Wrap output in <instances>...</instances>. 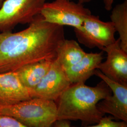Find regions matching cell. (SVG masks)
I'll return each instance as SVG.
<instances>
[{"label":"cell","instance_id":"2","mask_svg":"<svg viewBox=\"0 0 127 127\" xmlns=\"http://www.w3.org/2000/svg\"><path fill=\"white\" fill-rule=\"evenodd\" d=\"M111 94L110 89L103 81L95 87L84 83L72 84L55 101L57 120L81 121L85 126L96 124L105 115L96 104Z\"/></svg>","mask_w":127,"mask_h":127},{"label":"cell","instance_id":"11","mask_svg":"<svg viewBox=\"0 0 127 127\" xmlns=\"http://www.w3.org/2000/svg\"><path fill=\"white\" fill-rule=\"evenodd\" d=\"M104 51L98 53H86L77 63L65 69L72 84L85 83L87 80L94 75V72L102 62Z\"/></svg>","mask_w":127,"mask_h":127},{"label":"cell","instance_id":"17","mask_svg":"<svg viewBox=\"0 0 127 127\" xmlns=\"http://www.w3.org/2000/svg\"><path fill=\"white\" fill-rule=\"evenodd\" d=\"M52 127H72L71 126V123L68 120H57L53 124Z\"/></svg>","mask_w":127,"mask_h":127},{"label":"cell","instance_id":"8","mask_svg":"<svg viewBox=\"0 0 127 127\" xmlns=\"http://www.w3.org/2000/svg\"><path fill=\"white\" fill-rule=\"evenodd\" d=\"M94 74L104 81L112 91L111 95L97 104L98 110L104 115L109 114L114 119L127 123V86L110 79L98 69Z\"/></svg>","mask_w":127,"mask_h":127},{"label":"cell","instance_id":"9","mask_svg":"<svg viewBox=\"0 0 127 127\" xmlns=\"http://www.w3.org/2000/svg\"><path fill=\"white\" fill-rule=\"evenodd\" d=\"M102 51L107 56L97 69L110 79L127 86V52L121 48L119 38Z\"/></svg>","mask_w":127,"mask_h":127},{"label":"cell","instance_id":"5","mask_svg":"<svg viewBox=\"0 0 127 127\" xmlns=\"http://www.w3.org/2000/svg\"><path fill=\"white\" fill-rule=\"evenodd\" d=\"M91 14L90 9L79 2L70 0H54L46 2L40 14L48 23L77 28Z\"/></svg>","mask_w":127,"mask_h":127},{"label":"cell","instance_id":"10","mask_svg":"<svg viewBox=\"0 0 127 127\" xmlns=\"http://www.w3.org/2000/svg\"><path fill=\"white\" fill-rule=\"evenodd\" d=\"M16 72L0 73V104L10 105L32 98Z\"/></svg>","mask_w":127,"mask_h":127},{"label":"cell","instance_id":"14","mask_svg":"<svg viewBox=\"0 0 127 127\" xmlns=\"http://www.w3.org/2000/svg\"><path fill=\"white\" fill-rule=\"evenodd\" d=\"M110 18L116 32L119 33L121 48L127 52V0L112 9Z\"/></svg>","mask_w":127,"mask_h":127},{"label":"cell","instance_id":"15","mask_svg":"<svg viewBox=\"0 0 127 127\" xmlns=\"http://www.w3.org/2000/svg\"><path fill=\"white\" fill-rule=\"evenodd\" d=\"M114 119V117L111 115L109 116L104 115L95 125L72 127H127V122L124 121L115 122L113 121Z\"/></svg>","mask_w":127,"mask_h":127},{"label":"cell","instance_id":"3","mask_svg":"<svg viewBox=\"0 0 127 127\" xmlns=\"http://www.w3.org/2000/svg\"><path fill=\"white\" fill-rule=\"evenodd\" d=\"M0 115L15 118L29 127H52L57 120L55 102L33 97L10 105L0 104Z\"/></svg>","mask_w":127,"mask_h":127},{"label":"cell","instance_id":"6","mask_svg":"<svg viewBox=\"0 0 127 127\" xmlns=\"http://www.w3.org/2000/svg\"><path fill=\"white\" fill-rule=\"evenodd\" d=\"M78 41L89 49L103 50L116 41L115 29L111 21L104 22L92 14L80 27L74 28Z\"/></svg>","mask_w":127,"mask_h":127},{"label":"cell","instance_id":"12","mask_svg":"<svg viewBox=\"0 0 127 127\" xmlns=\"http://www.w3.org/2000/svg\"><path fill=\"white\" fill-rule=\"evenodd\" d=\"M53 60H44L29 64L16 72L23 85L32 91L39 84L48 72Z\"/></svg>","mask_w":127,"mask_h":127},{"label":"cell","instance_id":"21","mask_svg":"<svg viewBox=\"0 0 127 127\" xmlns=\"http://www.w3.org/2000/svg\"></svg>","mask_w":127,"mask_h":127},{"label":"cell","instance_id":"13","mask_svg":"<svg viewBox=\"0 0 127 127\" xmlns=\"http://www.w3.org/2000/svg\"><path fill=\"white\" fill-rule=\"evenodd\" d=\"M86 54L76 41L65 39L59 46L56 59L65 69L77 63Z\"/></svg>","mask_w":127,"mask_h":127},{"label":"cell","instance_id":"20","mask_svg":"<svg viewBox=\"0 0 127 127\" xmlns=\"http://www.w3.org/2000/svg\"><path fill=\"white\" fill-rule=\"evenodd\" d=\"M5 0H0V7L1 6V5L2 4V2L4 1Z\"/></svg>","mask_w":127,"mask_h":127},{"label":"cell","instance_id":"1","mask_svg":"<svg viewBox=\"0 0 127 127\" xmlns=\"http://www.w3.org/2000/svg\"><path fill=\"white\" fill-rule=\"evenodd\" d=\"M64 39L63 26L45 22L41 14L23 30L0 32V73L16 72L42 60H54Z\"/></svg>","mask_w":127,"mask_h":127},{"label":"cell","instance_id":"16","mask_svg":"<svg viewBox=\"0 0 127 127\" xmlns=\"http://www.w3.org/2000/svg\"><path fill=\"white\" fill-rule=\"evenodd\" d=\"M0 127H29L15 118L8 115H0Z\"/></svg>","mask_w":127,"mask_h":127},{"label":"cell","instance_id":"7","mask_svg":"<svg viewBox=\"0 0 127 127\" xmlns=\"http://www.w3.org/2000/svg\"><path fill=\"white\" fill-rule=\"evenodd\" d=\"M72 84L65 69L57 59L41 82L30 91L32 98H41L55 101Z\"/></svg>","mask_w":127,"mask_h":127},{"label":"cell","instance_id":"18","mask_svg":"<svg viewBox=\"0 0 127 127\" xmlns=\"http://www.w3.org/2000/svg\"><path fill=\"white\" fill-rule=\"evenodd\" d=\"M114 0H102L104 4V8L107 11L111 10L113 9Z\"/></svg>","mask_w":127,"mask_h":127},{"label":"cell","instance_id":"4","mask_svg":"<svg viewBox=\"0 0 127 127\" xmlns=\"http://www.w3.org/2000/svg\"><path fill=\"white\" fill-rule=\"evenodd\" d=\"M46 0H5L0 7V32H12L18 25L29 24Z\"/></svg>","mask_w":127,"mask_h":127},{"label":"cell","instance_id":"19","mask_svg":"<svg viewBox=\"0 0 127 127\" xmlns=\"http://www.w3.org/2000/svg\"><path fill=\"white\" fill-rule=\"evenodd\" d=\"M92 0H78V2L83 4L84 3H89V2H91V1H92Z\"/></svg>","mask_w":127,"mask_h":127}]
</instances>
